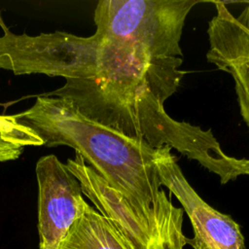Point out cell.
<instances>
[{
  "label": "cell",
  "mask_w": 249,
  "mask_h": 249,
  "mask_svg": "<svg viewBox=\"0 0 249 249\" xmlns=\"http://www.w3.org/2000/svg\"><path fill=\"white\" fill-rule=\"evenodd\" d=\"M197 0H100L89 79H66L46 94L70 100L87 118L153 149L168 147L216 174L249 176V159L226 154L210 128L170 117L164 102L185 75L180 41Z\"/></svg>",
  "instance_id": "6da1fadb"
},
{
  "label": "cell",
  "mask_w": 249,
  "mask_h": 249,
  "mask_svg": "<svg viewBox=\"0 0 249 249\" xmlns=\"http://www.w3.org/2000/svg\"><path fill=\"white\" fill-rule=\"evenodd\" d=\"M208 22V62L233 80L240 115L249 129V3L234 16L226 2H214Z\"/></svg>",
  "instance_id": "52a82bcc"
},
{
  "label": "cell",
  "mask_w": 249,
  "mask_h": 249,
  "mask_svg": "<svg viewBox=\"0 0 249 249\" xmlns=\"http://www.w3.org/2000/svg\"><path fill=\"white\" fill-rule=\"evenodd\" d=\"M93 35L81 37L64 31L37 36L14 34L0 37V69L16 75L45 74L66 79H88L94 64Z\"/></svg>",
  "instance_id": "277c9868"
},
{
  "label": "cell",
  "mask_w": 249,
  "mask_h": 249,
  "mask_svg": "<svg viewBox=\"0 0 249 249\" xmlns=\"http://www.w3.org/2000/svg\"><path fill=\"white\" fill-rule=\"evenodd\" d=\"M65 164L80 182L83 195L134 249H184L188 245L189 237L183 231L184 210L175 206L165 192L155 205L139 208L110 186L80 154Z\"/></svg>",
  "instance_id": "3957f363"
},
{
  "label": "cell",
  "mask_w": 249,
  "mask_h": 249,
  "mask_svg": "<svg viewBox=\"0 0 249 249\" xmlns=\"http://www.w3.org/2000/svg\"><path fill=\"white\" fill-rule=\"evenodd\" d=\"M56 249H134L114 224L89 205Z\"/></svg>",
  "instance_id": "ba28073f"
},
{
  "label": "cell",
  "mask_w": 249,
  "mask_h": 249,
  "mask_svg": "<svg viewBox=\"0 0 249 249\" xmlns=\"http://www.w3.org/2000/svg\"><path fill=\"white\" fill-rule=\"evenodd\" d=\"M0 27L3 29V32H6L9 30V28L6 26L3 18H2V16H1V13H0Z\"/></svg>",
  "instance_id": "9c48e42d"
},
{
  "label": "cell",
  "mask_w": 249,
  "mask_h": 249,
  "mask_svg": "<svg viewBox=\"0 0 249 249\" xmlns=\"http://www.w3.org/2000/svg\"><path fill=\"white\" fill-rule=\"evenodd\" d=\"M35 172L38 183L39 249H56L89 204L83 196L80 182L55 155L41 157Z\"/></svg>",
  "instance_id": "8992f818"
},
{
  "label": "cell",
  "mask_w": 249,
  "mask_h": 249,
  "mask_svg": "<svg viewBox=\"0 0 249 249\" xmlns=\"http://www.w3.org/2000/svg\"><path fill=\"white\" fill-rule=\"evenodd\" d=\"M153 160L160 185L175 196L190 219L194 236L188 238V245L194 249H245L240 226L200 197L186 179L170 148L156 149Z\"/></svg>",
  "instance_id": "5b68a950"
},
{
  "label": "cell",
  "mask_w": 249,
  "mask_h": 249,
  "mask_svg": "<svg viewBox=\"0 0 249 249\" xmlns=\"http://www.w3.org/2000/svg\"><path fill=\"white\" fill-rule=\"evenodd\" d=\"M9 136L27 146H69L132 205H155L163 190L156 149L84 116L68 99L46 93L23 112L5 115Z\"/></svg>",
  "instance_id": "7a4b0ae2"
}]
</instances>
